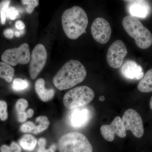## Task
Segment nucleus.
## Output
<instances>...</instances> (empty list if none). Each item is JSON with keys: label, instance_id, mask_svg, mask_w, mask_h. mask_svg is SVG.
<instances>
[{"label": "nucleus", "instance_id": "ddd939ff", "mask_svg": "<svg viewBox=\"0 0 152 152\" xmlns=\"http://www.w3.org/2000/svg\"><path fill=\"white\" fill-rule=\"evenodd\" d=\"M37 125L33 122L28 121L21 126L20 130L23 132L37 134L47 129L50 125L48 119L45 116H41L36 118Z\"/></svg>", "mask_w": 152, "mask_h": 152}, {"label": "nucleus", "instance_id": "423d86ee", "mask_svg": "<svg viewBox=\"0 0 152 152\" xmlns=\"http://www.w3.org/2000/svg\"><path fill=\"white\" fill-rule=\"evenodd\" d=\"M29 46L26 43L22 44L18 48L8 49L1 56L3 62L12 66L18 64H26L31 60Z\"/></svg>", "mask_w": 152, "mask_h": 152}, {"label": "nucleus", "instance_id": "a211bd4d", "mask_svg": "<svg viewBox=\"0 0 152 152\" xmlns=\"http://www.w3.org/2000/svg\"><path fill=\"white\" fill-rule=\"evenodd\" d=\"M28 105V101L24 99H20L17 101L16 109L18 113V119L20 122H24L28 118H30L29 114L28 111L27 112H25Z\"/></svg>", "mask_w": 152, "mask_h": 152}, {"label": "nucleus", "instance_id": "c756f323", "mask_svg": "<svg viewBox=\"0 0 152 152\" xmlns=\"http://www.w3.org/2000/svg\"><path fill=\"white\" fill-rule=\"evenodd\" d=\"M1 152H12L10 147L6 145H3L1 148Z\"/></svg>", "mask_w": 152, "mask_h": 152}, {"label": "nucleus", "instance_id": "1a4fd4ad", "mask_svg": "<svg viewBox=\"0 0 152 152\" xmlns=\"http://www.w3.org/2000/svg\"><path fill=\"white\" fill-rule=\"evenodd\" d=\"M93 116L90 106H84L71 110L68 115L69 125L74 129H82L86 126Z\"/></svg>", "mask_w": 152, "mask_h": 152}, {"label": "nucleus", "instance_id": "20e7f679", "mask_svg": "<svg viewBox=\"0 0 152 152\" xmlns=\"http://www.w3.org/2000/svg\"><path fill=\"white\" fill-rule=\"evenodd\" d=\"M60 152H93V147L86 137L79 132L68 133L58 142Z\"/></svg>", "mask_w": 152, "mask_h": 152}, {"label": "nucleus", "instance_id": "a878e982", "mask_svg": "<svg viewBox=\"0 0 152 152\" xmlns=\"http://www.w3.org/2000/svg\"><path fill=\"white\" fill-rule=\"evenodd\" d=\"M19 13L16 9L14 7H9L6 12V17L11 20H15L18 18Z\"/></svg>", "mask_w": 152, "mask_h": 152}, {"label": "nucleus", "instance_id": "c85d7f7f", "mask_svg": "<svg viewBox=\"0 0 152 152\" xmlns=\"http://www.w3.org/2000/svg\"><path fill=\"white\" fill-rule=\"evenodd\" d=\"M15 26L18 29L23 30L25 28V25L24 23L22 21L18 20L16 22Z\"/></svg>", "mask_w": 152, "mask_h": 152}, {"label": "nucleus", "instance_id": "2f4dec72", "mask_svg": "<svg viewBox=\"0 0 152 152\" xmlns=\"http://www.w3.org/2000/svg\"><path fill=\"white\" fill-rule=\"evenodd\" d=\"M99 99V100L101 101V102H103L105 100V98L104 96H102L100 97Z\"/></svg>", "mask_w": 152, "mask_h": 152}, {"label": "nucleus", "instance_id": "4468645a", "mask_svg": "<svg viewBox=\"0 0 152 152\" xmlns=\"http://www.w3.org/2000/svg\"><path fill=\"white\" fill-rule=\"evenodd\" d=\"M121 71L125 77L131 80H140L144 76L142 68L133 60L126 61L122 67Z\"/></svg>", "mask_w": 152, "mask_h": 152}, {"label": "nucleus", "instance_id": "7c9ffc66", "mask_svg": "<svg viewBox=\"0 0 152 152\" xmlns=\"http://www.w3.org/2000/svg\"><path fill=\"white\" fill-rule=\"evenodd\" d=\"M15 36L17 37H19L20 36V33L18 31H16L15 33Z\"/></svg>", "mask_w": 152, "mask_h": 152}, {"label": "nucleus", "instance_id": "4be33fe9", "mask_svg": "<svg viewBox=\"0 0 152 152\" xmlns=\"http://www.w3.org/2000/svg\"><path fill=\"white\" fill-rule=\"evenodd\" d=\"M11 1L8 0L3 1L0 3V15H1V23L2 24L5 23L6 20V12L8 9Z\"/></svg>", "mask_w": 152, "mask_h": 152}, {"label": "nucleus", "instance_id": "9b49d317", "mask_svg": "<svg viewBox=\"0 0 152 152\" xmlns=\"http://www.w3.org/2000/svg\"><path fill=\"white\" fill-rule=\"evenodd\" d=\"M91 33L93 37L98 42L106 44L110 39L111 27L109 22L105 19L102 18H97L92 24Z\"/></svg>", "mask_w": 152, "mask_h": 152}, {"label": "nucleus", "instance_id": "473e14b6", "mask_svg": "<svg viewBox=\"0 0 152 152\" xmlns=\"http://www.w3.org/2000/svg\"><path fill=\"white\" fill-rule=\"evenodd\" d=\"M150 107H151V109L152 110V96L151 98V100H150Z\"/></svg>", "mask_w": 152, "mask_h": 152}, {"label": "nucleus", "instance_id": "f8f14e48", "mask_svg": "<svg viewBox=\"0 0 152 152\" xmlns=\"http://www.w3.org/2000/svg\"><path fill=\"white\" fill-rule=\"evenodd\" d=\"M100 132L104 138L109 142L114 140L115 135L121 138H124L127 134L126 130L119 116L116 117L110 124L102 126Z\"/></svg>", "mask_w": 152, "mask_h": 152}, {"label": "nucleus", "instance_id": "bb28decb", "mask_svg": "<svg viewBox=\"0 0 152 152\" xmlns=\"http://www.w3.org/2000/svg\"><path fill=\"white\" fill-rule=\"evenodd\" d=\"M10 148L12 152H21V148L15 142H12L11 143Z\"/></svg>", "mask_w": 152, "mask_h": 152}, {"label": "nucleus", "instance_id": "b1692460", "mask_svg": "<svg viewBox=\"0 0 152 152\" xmlns=\"http://www.w3.org/2000/svg\"><path fill=\"white\" fill-rule=\"evenodd\" d=\"M21 1L23 4L27 5L26 11L29 14L32 13L35 8L39 4V1L38 0H23Z\"/></svg>", "mask_w": 152, "mask_h": 152}, {"label": "nucleus", "instance_id": "f257e3e1", "mask_svg": "<svg viewBox=\"0 0 152 152\" xmlns=\"http://www.w3.org/2000/svg\"><path fill=\"white\" fill-rule=\"evenodd\" d=\"M87 76V71L80 62L71 60L58 71L53 79L55 87L59 90L71 88L83 82Z\"/></svg>", "mask_w": 152, "mask_h": 152}, {"label": "nucleus", "instance_id": "aec40b11", "mask_svg": "<svg viewBox=\"0 0 152 152\" xmlns=\"http://www.w3.org/2000/svg\"><path fill=\"white\" fill-rule=\"evenodd\" d=\"M20 145L26 151H31L34 149L37 143L35 138L31 134L24 135L20 140Z\"/></svg>", "mask_w": 152, "mask_h": 152}, {"label": "nucleus", "instance_id": "393cba45", "mask_svg": "<svg viewBox=\"0 0 152 152\" xmlns=\"http://www.w3.org/2000/svg\"><path fill=\"white\" fill-rule=\"evenodd\" d=\"M7 104L4 101H0V118L2 121H5L8 118L7 112Z\"/></svg>", "mask_w": 152, "mask_h": 152}, {"label": "nucleus", "instance_id": "412c9836", "mask_svg": "<svg viewBox=\"0 0 152 152\" xmlns=\"http://www.w3.org/2000/svg\"><path fill=\"white\" fill-rule=\"evenodd\" d=\"M29 86V83L27 80L21 78L15 79L12 85V88L16 91H21L27 88Z\"/></svg>", "mask_w": 152, "mask_h": 152}, {"label": "nucleus", "instance_id": "0eeeda50", "mask_svg": "<svg viewBox=\"0 0 152 152\" xmlns=\"http://www.w3.org/2000/svg\"><path fill=\"white\" fill-rule=\"evenodd\" d=\"M47 57L46 49L42 44H38L33 49L29 69L31 79L35 80L39 75L45 65Z\"/></svg>", "mask_w": 152, "mask_h": 152}, {"label": "nucleus", "instance_id": "f3484780", "mask_svg": "<svg viewBox=\"0 0 152 152\" xmlns=\"http://www.w3.org/2000/svg\"><path fill=\"white\" fill-rule=\"evenodd\" d=\"M138 89L142 93L152 92V69L147 71L140 80L138 85Z\"/></svg>", "mask_w": 152, "mask_h": 152}, {"label": "nucleus", "instance_id": "6e6552de", "mask_svg": "<svg viewBox=\"0 0 152 152\" xmlns=\"http://www.w3.org/2000/svg\"><path fill=\"white\" fill-rule=\"evenodd\" d=\"M122 121L126 130L131 131L136 137H142L144 134L142 120L140 114L132 109H129L123 115Z\"/></svg>", "mask_w": 152, "mask_h": 152}, {"label": "nucleus", "instance_id": "f03ea898", "mask_svg": "<svg viewBox=\"0 0 152 152\" xmlns=\"http://www.w3.org/2000/svg\"><path fill=\"white\" fill-rule=\"evenodd\" d=\"M63 30L71 39H76L86 31L88 23L86 13L77 6L66 10L61 18Z\"/></svg>", "mask_w": 152, "mask_h": 152}, {"label": "nucleus", "instance_id": "2eb2a0df", "mask_svg": "<svg viewBox=\"0 0 152 152\" xmlns=\"http://www.w3.org/2000/svg\"><path fill=\"white\" fill-rule=\"evenodd\" d=\"M131 3L129 6L130 13L132 16L138 18H146L149 14L150 8L147 1H126Z\"/></svg>", "mask_w": 152, "mask_h": 152}, {"label": "nucleus", "instance_id": "7ed1b4c3", "mask_svg": "<svg viewBox=\"0 0 152 152\" xmlns=\"http://www.w3.org/2000/svg\"><path fill=\"white\" fill-rule=\"evenodd\" d=\"M123 27L131 37L134 39L136 45L140 48H148L152 45V34L137 18L127 15L122 21Z\"/></svg>", "mask_w": 152, "mask_h": 152}, {"label": "nucleus", "instance_id": "39448f33", "mask_svg": "<svg viewBox=\"0 0 152 152\" xmlns=\"http://www.w3.org/2000/svg\"><path fill=\"white\" fill-rule=\"evenodd\" d=\"M95 97L94 91L87 86L76 87L66 93L64 104L67 109L73 110L84 107L92 101Z\"/></svg>", "mask_w": 152, "mask_h": 152}, {"label": "nucleus", "instance_id": "6ab92c4d", "mask_svg": "<svg viewBox=\"0 0 152 152\" xmlns=\"http://www.w3.org/2000/svg\"><path fill=\"white\" fill-rule=\"evenodd\" d=\"M15 70L12 66L4 62H0V77L10 83L12 80Z\"/></svg>", "mask_w": 152, "mask_h": 152}, {"label": "nucleus", "instance_id": "cd10ccee", "mask_svg": "<svg viewBox=\"0 0 152 152\" xmlns=\"http://www.w3.org/2000/svg\"><path fill=\"white\" fill-rule=\"evenodd\" d=\"M4 35L9 39H12L14 37L13 31L11 29H7L5 30L4 32Z\"/></svg>", "mask_w": 152, "mask_h": 152}, {"label": "nucleus", "instance_id": "9d476101", "mask_svg": "<svg viewBox=\"0 0 152 152\" xmlns=\"http://www.w3.org/2000/svg\"><path fill=\"white\" fill-rule=\"evenodd\" d=\"M127 54V49L124 42L117 40L109 48L107 53V61L112 68L118 69L122 64Z\"/></svg>", "mask_w": 152, "mask_h": 152}, {"label": "nucleus", "instance_id": "dca6fc26", "mask_svg": "<svg viewBox=\"0 0 152 152\" xmlns=\"http://www.w3.org/2000/svg\"><path fill=\"white\" fill-rule=\"evenodd\" d=\"M45 81L43 78L37 80L35 84L36 92L40 99L43 102H48L53 98L55 91L53 89L46 88Z\"/></svg>", "mask_w": 152, "mask_h": 152}, {"label": "nucleus", "instance_id": "5701e85b", "mask_svg": "<svg viewBox=\"0 0 152 152\" xmlns=\"http://www.w3.org/2000/svg\"><path fill=\"white\" fill-rule=\"evenodd\" d=\"M46 144V141L45 139L41 138L38 141V145L39 148H38L37 152H55L56 151V145H53L48 149H46L45 145Z\"/></svg>", "mask_w": 152, "mask_h": 152}]
</instances>
